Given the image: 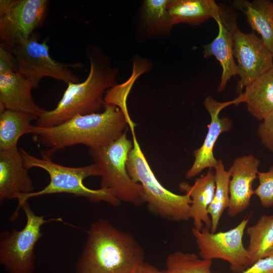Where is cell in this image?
<instances>
[{
    "mask_svg": "<svg viewBox=\"0 0 273 273\" xmlns=\"http://www.w3.org/2000/svg\"><path fill=\"white\" fill-rule=\"evenodd\" d=\"M20 151L27 168L28 169L33 167L43 169L48 173L50 182L40 191L19 196L18 205L11 217L12 220L17 217L20 208L29 199L49 194H70L85 198L93 202L102 201L114 206L120 204L121 201L109 191L102 188L91 189L83 184L84 179L87 177L101 176V171L97 164L82 167H68L54 162L52 159L32 156L22 148Z\"/></svg>",
    "mask_w": 273,
    "mask_h": 273,
    "instance_id": "obj_4",
    "label": "cell"
},
{
    "mask_svg": "<svg viewBox=\"0 0 273 273\" xmlns=\"http://www.w3.org/2000/svg\"><path fill=\"white\" fill-rule=\"evenodd\" d=\"M20 149L0 151V201L34 192Z\"/></svg>",
    "mask_w": 273,
    "mask_h": 273,
    "instance_id": "obj_15",
    "label": "cell"
},
{
    "mask_svg": "<svg viewBox=\"0 0 273 273\" xmlns=\"http://www.w3.org/2000/svg\"><path fill=\"white\" fill-rule=\"evenodd\" d=\"M249 218H244L236 226L225 232L212 233L206 228L192 233L195 238L201 258L212 260L222 259L228 262L231 270L240 273L249 266L247 248L243 236Z\"/></svg>",
    "mask_w": 273,
    "mask_h": 273,
    "instance_id": "obj_10",
    "label": "cell"
},
{
    "mask_svg": "<svg viewBox=\"0 0 273 273\" xmlns=\"http://www.w3.org/2000/svg\"><path fill=\"white\" fill-rule=\"evenodd\" d=\"M233 53L240 80L237 90L242 89L273 67V55L263 41L254 33L235 31Z\"/></svg>",
    "mask_w": 273,
    "mask_h": 273,
    "instance_id": "obj_11",
    "label": "cell"
},
{
    "mask_svg": "<svg viewBox=\"0 0 273 273\" xmlns=\"http://www.w3.org/2000/svg\"><path fill=\"white\" fill-rule=\"evenodd\" d=\"M257 178L259 184L254 194L258 197L262 207L273 206V164L268 171H259Z\"/></svg>",
    "mask_w": 273,
    "mask_h": 273,
    "instance_id": "obj_26",
    "label": "cell"
},
{
    "mask_svg": "<svg viewBox=\"0 0 273 273\" xmlns=\"http://www.w3.org/2000/svg\"><path fill=\"white\" fill-rule=\"evenodd\" d=\"M215 190L208 212L211 220L210 232L215 233L221 216L230 204L229 184L231 171L225 169L223 162L218 160L214 168Z\"/></svg>",
    "mask_w": 273,
    "mask_h": 273,
    "instance_id": "obj_23",
    "label": "cell"
},
{
    "mask_svg": "<svg viewBox=\"0 0 273 273\" xmlns=\"http://www.w3.org/2000/svg\"><path fill=\"white\" fill-rule=\"evenodd\" d=\"M169 0H146L144 19L147 25L156 30H168L172 26L167 10Z\"/></svg>",
    "mask_w": 273,
    "mask_h": 273,
    "instance_id": "obj_25",
    "label": "cell"
},
{
    "mask_svg": "<svg viewBox=\"0 0 273 273\" xmlns=\"http://www.w3.org/2000/svg\"><path fill=\"white\" fill-rule=\"evenodd\" d=\"M86 52L90 63L87 78L82 82L67 84L56 108L46 110L35 125L55 126L77 115L96 113L104 107V94L115 85L116 71L109 67L107 60L99 51L87 47Z\"/></svg>",
    "mask_w": 273,
    "mask_h": 273,
    "instance_id": "obj_3",
    "label": "cell"
},
{
    "mask_svg": "<svg viewBox=\"0 0 273 273\" xmlns=\"http://www.w3.org/2000/svg\"><path fill=\"white\" fill-rule=\"evenodd\" d=\"M102 113L77 115L58 125L50 127L32 125L30 133L33 140L46 148L41 152L43 158L52 159L58 150L76 145L89 149L104 146L119 138L126 131L130 120L127 109L105 103Z\"/></svg>",
    "mask_w": 273,
    "mask_h": 273,
    "instance_id": "obj_1",
    "label": "cell"
},
{
    "mask_svg": "<svg viewBox=\"0 0 273 273\" xmlns=\"http://www.w3.org/2000/svg\"><path fill=\"white\" fill-rule=\"evenodd\" d=\"M167 8L172 26L182 23L198 25L210 18L215 20L221 12L213 0H169Z\"/></svg>",
    "mask_w": 273,
    "mask_h": 273,
    "instance_id": "obj_18",
    "label": "cell"
},
{
    "mask_svg": "<svg viewBox=\"0 0 273 273\" xmlns=\"http://www.w3.org/2000/svg\"><path fill=\"white\" fill-rule=\"evenodd\" d=\"M48 0H1V46L11 49L26 42L46 18Z\"/></svg>",
    "mask_w": 273,
    "mask_h": 273,
    "instance_id": "obj_9",
    "label": "cell"
},
{
    "mask_svg": "<svg viewBox=\"0 0 273 273\" xmlns=\"http://www.w3.org/2000/svg\"><path fill=\"white\" fill-rule=\"evenodd\" d=\"M38 117L26 112L11 110L0 111V151L17 149L19 139L30 133L31 122Z\"/></svg>",
    "mask_w": 273,
    "mask_h": 273,
    "instance_id": "obj_21",
    "label": "cell"
},
{
    "mask_svg": "<svg viewBox=\"0 0 273 273\" xmlns=\"http://www.w3.org/2000/svg\"><path fill=\"white\" fill-rule=\"evenodd\" d=\"M234 5L245 15L247 21L273 55V22L270 10L273 4L267 0L234 1Z\"/></svg>",
    "mask_w": 273,
    "mask_h": 273,
    "instance_id": "obj_20",
    "label": "cell"
},
{
    "mask_svg": "<svg viewBox=\"0 0 273 273\" xmlns=\"http://www.w3.org/2000/svg\"><path fill=\"white\" fill-rule=\"evenodd\" d=\"M249 266L258 260L273 255V215H263L246 229Z\"/></svg>",
    "mask_w": 273,
    "mask_h": 273,
    "instance_id": "obj_22",
    "label": "cell"
},
{
    "mask_svg": "<svg viewBox=\"0 0 273 273\" xmlns=\"http://www.w3.org/2000/svg\"><path fill=\"white\" fill-rule=\"evenodd\" d=\"M240 273H273V255L258 260Z\"/></svg>",
    "mask_w": 273,
    "mask_h": 273,
    "instance_id": "obj_28",
    "label": "cell"
},
{
    "mask_svg": "<svg viewBox=\"0 0 273 273\" xmlns=\"http://www.w3.org/2000/svg\"><path fill=\"white\" fill-rule=\"evenodd\" d=\"M143 248L130 233L105 219L92 224L76 273H129L145 262Z\"/></svg>",
    "mask_w": 273,
    "mask_h": 273,
    "instance_id": "obj_2",
    "label": "cell"
},
{
    "mask_svg": "<svg viewBox=\"0 0 273 273\" xmlns=\"http://www.w3.org/2000/svg\"><path fill=\"white\" fill-rule=\"evenodd\" d=\"M239 95L235 99L225 102H220L214 100L212 97H207L204 101L205 107L211 120L208 125V131L201 146L194 151V162L186 174V178H192L206 168L212 169L218 162L214 155L213 150L216 142L219 135L224 132L229 131L232 126V121L226 117H219L220 112L231 105L241 103Z\"/></svg>",
    "mask_w": 273,
    "mask_h": 273,
    "instance_id": "obj_12",
    "label": "cell"
},
{
    "mask_svg": "<svg viewBox=\"0 0 273 273\" xmlns=\"http://www.w3.org/2000/svg\"><path fill=\"white\" fill-rule=\"evenodd\" d=\"M218 26L216 37L204 47V56H213L219 62L222 68L218 92L222 91L228 81L233 76L238 75V69L233 53V36L238 27L235 19L227 18L221 10L219 16L215 20Z\"/></svg>",
    "mask_w": 273,
    "mask_h": 273,
    "instance_id": "obj_16",
    "label": "cell"
},
{
    "mask_svg": "<svg viewBox=\"0 0 273 273\" xmlns=\"http://www.w3.org/2000/svg\"><path fill=\"white\" fill-rule=\"evenodd\" d=\"M168 273H212V260L199 257L192 253L176 251L169 254L166 260Z\"/></svg>",
    "mask_w": 273,
    "mask_h": 273,
    "instance_id": "obj_24",
    "label": "cell"
},
{
    "mask_svg": "<svg viewBox=\"0 0 273 273\" xmlns=\"http://www.w3.org/2000/svg\"><path fill=\"white\" fill-rule=\"evenodd\" d=\"M31 82L15 71L10 62L0 58V111L11 110L39 117L46 110L33 99Z\"/></svg>",
    "mask_w": 273,
    "mask_h": 273,
    "instance_id": "obj_13",
    "label": "cell"
},
{
    "mask_svg": "<svg viewBox=\"0 0 273 273\" xmlns=\"http://www.w3.org/2000/svg\"><path fill=\"white\" fill-rule=\"evenodd\" d=\"M26 217L21 230L3 232L0 236V263L9 273H33L35 267L34 248L42 236V226L54 219L34 213L28 202L23 204Z\"/></svg>",
    "mask_w": 273,
    "mask_h": 273,
    "instance_id": "obj_8",
    "label": "cell"
},
{
    "mask_svg": "<svg viewBox=\"0 0 273 273\" xmlns=\"http://www.w3.org/2000/svg\"><path fill=\"white\" fill-rule=\"evenodd\" d=\"M260 161L253 155L236 158L230 169V204L228 215L236 216L250 205L254 195L253 183L257 177Z\"/></svg>",
    "mask_w": 273,
    "mask_h": 273,
    "instance_id": "obj_14",
    "label": "cell"
},
{
    "mask_svg": "<svg viewBox=\"0 0 273 273\" xmlns=\"http://www.w3.org/2000/svg\"><path fill=\"white\" fill-rule=\"evenodd\" d=\"M132 146L125 131L107 145L89 149V152L101 171V188L109 191L121 202L139 206L146 203L143 188L131 178L126 168Z\"/></svg>",
    "mask_w": 273,
    "mask_h": 273,
    "instance_id": "obj_6",
    "label": "cell"
},
{
    "mask_svg": "<svg viewBox=\"0 0 273 273\" xmlns=\"http://www.w3.org/2000/svg\"><path fill=\"white\" fill-rule=\"evenodd\" d=\"M257 133L262 144L273 153V111L263 118Z\"/></svg>",
    "mask_w": 273,
    "mask_h": 273,
    "instance_id": "obj_27",
    "label": "cell"
},
{
    "mask_svg": "<svg viewBox=\"0 0 273 273\" xmlns=\"http://www.w3.org/2000/svg\"><path fill=\"white\" fill-rule=\"evenodd\" d=\"M215 174L212 169H209L204 175L196 179L193 185L181 182L179 188L185 192L191 199L190 217L193 219L194 228L201 230L204 224L210 230L211 220L208 209L215 190Z\"/></svg>",
    "mask_w": 273,
    "mask_h": 273,
    "instance_id": "obj_17",
    "label": "cell"
},
{
    "mask_svg": "<svg viewBox=\"0 0 273 273\" xmlns=\"http://www.w3.org/2000/svg\"><path fill=\"white\" fill-rule=\"evenodd\" d=\"M240 95L248 112L262 120L273 111V67L245 87Z\"/></svg>",
    "mask_w": 273,
    "mask_h": 273,
    "instance_id": "obj_19",
    "label": "cell"
},
{
    "mask_svg": "<svg viewBox=\"0 0 273 273\" xmlns=\"http://www.w3.org/2000/svg\"><path fill=\"white\" fill-rule=\"evenodd\" d=\"M270 15H271V18L272 19V21L273 22V5L271 7V10H270Z\"/></svg>",
    "mask_w": 273,
    "mask_h": 273,
    "instance_id": "obj_30",
    "label": "cell"
},
{
    "mask_svg": "<svg viewBox=\"0 0 273 273\" xmlns=\"http://www.w3.org/2000/svg\"><path fill=\"white\" fill-rule=\"evenodd\" d=\"M4 48L14 57L16 71L27 79L33 89L37 88L41 79L46 77L66 84L79 82L71 68L81 67L80 63L66 64L54 60L50 55L47 39L39 42L37 33L34 32L23 43L11 49Z\"/></svg>",
    "mask_w": 273,
    "mask_h": 273,
    "instance_id": "obj_7",
    "label": "cell"
},
{
    "mask_svg": "<svg viewBox=\"0 0 273 273\" xmlns=\"http://www.w3.org/2000/svg\"><path fill=\"white\" fill-rule=\"evenodd\" d=\"M131 131L133 146L128 154L126 168L131 178L142 186L149 210L167 220L187 221L190 218V197L173 193L162 186L142 152L134 129Z\"/></svg>",
    "mask_w": 273,
    "mask_h": 273,
    "instance_id": "obj_5",
    "label": "cell"
},
{
    "mask_svg": "<svg viewBox=\"0 0 273 273\" xmlns=\"http://www.w3.org/2000/svg\"><path fill=\"white\" fill-rule=\"evenodd\" d=\"M129 273H168L165 270H160L152 264L144 262Z\"/></svg>",
    "mask_w": 273,
    "mask_h": 273,
    "instance_id": "obj_29",
    "label": "cell"
}]
</instances>
